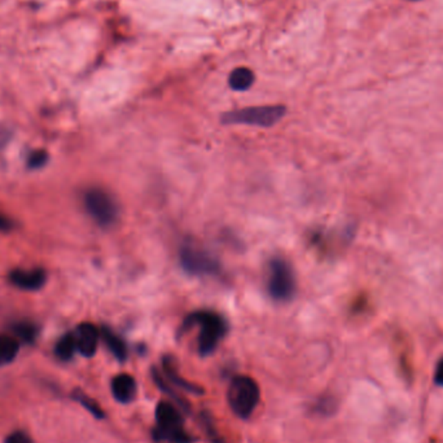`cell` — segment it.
<instances>
[{
  "instance_id": "obj_16",
  "label": "cell",
  "mask_w": 443,
  "mask_h": 443,
  "mask_svg": "<svg viewBox=\"0 0 443 443\" xmlns=\"http://www.w3.org/2000/svg\"><path fill=\"white\" fill-rule=\"evenodd\" d=\"M13 331L14 333L19 336L21 338L22 341L30 344L33 342L34 340L37 338V335H38V329L35 325L32 324V323H17V324L13 327Z\"/></svg>"
},
{
  "instance_id": "obj_7",
  "label": "cell",
  "mask_w": 443,
  "mask_h": 443,
  "mask_svg": "<svg viewBox=\"0 0 443 443\" xmlns=\"http://www.w3.org/2000/svg\"><path fill=\"white\" fill-rule=\"evenodd\" d=\"M181 263L192 275H212L220 269L219 260L212 253L194 243H187L181 249Z\"/></svg>"
},
{
  "instance_id": "obj_20",
  "label": "cell",
  "mask_w": 443,
  "mask_h": 443,
  "mask_svg": "<svg viewBox=\"0 0 443 443\" xmlns=\"http://www.w3.org/2000/svg\"><path fill=\"white\" fill-rule=\"evenodd\" d=\"M6 443H33V441L25 433L16 432L7 438V442Z\"/></svg>"
},
{
  "instance_id": "obj_11",
  "label": "cell",
  "mask_w": 443,
  "mask_h": 443,
  "mask_svg": "<svg viewBox=\"0 0 443 443\" xmlns=\"http://www.w3.org/2000/svg\"><path fill=\"white\" fill-rule=\"evenodd\" d=\"M101 336H103V340H104L105 345L108 346L110 353L121 362L126 360V358H127V346L125 344V341L107 327H104L101 329Z\"/></svg>"
},
{
  "instance_id": "obj_1",
  "label": "cell",
  "mask_w": 443,
  "mask_h": 443,
  "mask_svg": "<svg viewBox=\"0 0 443 443\" xmlns=\"http://www.w3.org/2000/svg\"><path fill=\"white\" fill-rule=\"evenodd\" d=\"M194 325H200L201 332L198 336V351L201 356H209L216 349L223 336L226 335L227 325L225 319L212 311H198L191 313L185 322L183 328H189Z\"/></svg>"
},
{
  "instance_id": "obj_12",
  "label": "cell",
  "mask_w": 443,
  "mask_h": 443,
  "mask_svg": "<svg viewBox=\"0 0 443 443\" xmlns=\"http://www.w3.org/2000/svg\"><path fill=\"white\" fill-rule=\"evenodd\" d=\"M229 86L235 91H245L254 82V73L248 68H238L229 76Z\"/></svg>"
},
{
  "instance_id": "obj_2",
  "label": "cell",
  "mask_w": 443,
  "mask_h": 443,
  "mask_svg": "<svg viewBox=\"0 0 443 443\" xmlns=\"http://www.w3.org/2000/svg\"><path fill=\"white\" fill-rule=\"evenodd\" d=\"M157 426L153 431V438L157 442L191 443L192 438L183 428L181 412L169 402H160L156 409Z\"/></svg>"
},
{
  "instance_id": "obj_14",
  "label": "cell",
  "mask_w": 443,
  "mask_h": 443,
  "mask_svg": "<svg viewBox=\"0 0 443 443\" xmlns=\"http://www.w3.org/2000/svg\"><path fill=\"white\" fill-rule=\"evenodd\" d=\"M163 369H165V372H166L169 380H170L173 384H175V385L181 387L182 389L191 391V393H194V394H201V393H203V389H201L200 387H197V385H194V384L185 381L184 378H181V376L176 373V369L174 367L172 359H165V360H163Z\"/></svg>"
},
{
  "instance_id": "obj_22",
  "label": "cell",
  "mask_w": 443,
  "mask_h": 443,
  "mask_svg": "<svg viewBox=\"0 0 443 443\" xmlns=\"http://www.w3.org/2000/svg\"><path fill=\"white\" fill-rule=\"evenodd\" d=\"M10 227H11L10 220L0 214V231H7Z\"/></svg>"
},
{
  "instance_id": "obj_18",
  "label": "cell",
  "mask_w": 443,
  "mask_h": 443,
  "mask_svg": "<svg viewBox=\"0 0 443 443\" xmlns=\"http://www.w3.org/2000/svg\"><path fill=\"white\" fill-rule=\"evenodd\" d=\"M48 161V154L44 151L34 152L33 154L29 157V166L32 169H39L45 165Z\"/></svg>"
},
{
  "instance_id": "obj_3",
  "label": "cell",
  "mask_w": 443,
  "mask_h": 443,
  "mask_svg": "<svg viewBox=\"0 0 443 443\" xmlns=\"http://www.w3.org/2000/svg\"><path fill=\"white\" fill-rule=\"evenodd\" d=\"M228 403L238 418H249L260 402V388L253 378L236 376L228 388Z\"/></svg>"
},
{
  "instance_id": "obj_21",
  "label": "cell",
  "mask_w": 443,
  "mask_h": 443,
  "mask_svg": "<svg viewBox=\"0 0 443 443\" xmlns=\"http://www.w3.org/2000/svg\"><path fill=\"white\" fill-rule=\"evenodd\" d=\"M434 380L438 385L443 387V359H441V362L438 363V366L435 368V376H434Z\"/></svg>"
},
{
  "instance_id": "obj_10",
  "label": "cell",
  "mask_w": 443,
  "mask_h": 443,
  "mask_svg": "<svg viewBox=\"0 0 443 443\" xmlns=\"http://www.w3.org/2000/svg\"><path fill=\"white\" fill-rule=\"evenodd\" d=\"M136 389L135 380L127 373H121L112 381L113 395L121 403H130L136 395Z\"/></svg>"
},
{
  "instance_id": "obj_15",
  "label": "cell",
  "mask_w": 443,
  "mask_h": 443,
  "mask_svg": "<svg viewBox=\"0 0 443 443\" xmlns=\"http://www.w3.org/2000/svg\"><path fill=\"white\" fill-rule=\"evenodd\" d=\"M76 351V336L73 333H68L60 338V341L57 342V345L54 347V353L59 359L61 360H70L74 353Z\"/></svg>"
},
{
  "instance_id": "obj_5",
  "label": "cell",
  "mask_w": 443,
  "mask_h": 443,
  "mask_svg": "<svg viewBox=\"0 0 443 443\" xmlns=\"http://www.w3.org/2000/svg\"><path fill=\"white\" fill-rule=\"evenodd\" d=\"M85 207L100 227H110L119 219V209L116 200L100 188H91L85 194Z\"/></svg>"
},
{
  "instance_id": "obj_19",
  "label": "cell",
  "mask_w": 443,
  "mask_h": 443,
  "mask_svg": "<svg viewBox=\"0 0 443 443\" xmlns=\"http://www.w3.org/2000/svg\"><path fill=\"white\" fill-rule=\"evenodd\" d=\"M204 424H205L206 433H207V435H209L212 443H225L223 442V440L218 435V433H216V428H214L213 422L210 420V418H207L206 415H204Z\"/></svg>"
},
{
  "instance_id": "obj_8",
  "label": "cell",
  "mask_w": 443,
  "mask_h": 443,
  "mask_svg": "<svg viewBox=\"0 0 443 443\" xmlns=\"http://www.w3.org/2000/svg\"><path fill=\"white\" fill-rule=\"evenodd\" d=\"M76 341V350L83 357H92L98 350L99 329L91 323H82L78 325L76 332L74 333Z\"/></svg>"
},
{
  "instance_id": "obj_13",
  "label": "cell",
  "mask_w": 443,
  "mask_h": 443,
  "mask_svg": "<svg viewBox=\"0 0 443 443\" xmlns=\"http://www.w3.org/2000/svg\"><path fill=\"white\" fill-rule=\"evenodd\" d=\"M20 345L11 336L0 335V367L11 363L19 353Z\"/></svg>"
},
{
  "instance_id": "obj_17",
  "label": "cell",
  "mask_w": 443,
  "mask_h": 443,
  "mask_svg": "<svg viewBox=\"0 0 443 443\" xmlns=\"http://www.w3.org/2000/svg\"><path fill=\"white\" fill-rule=\"evenodd\" d=\"M76 398L78 400V402H79L82 406H85L87 410L90 411L94 416H96V418H104V412L99 407V404L95 400L88 398V397H86V395L82 394V393H78Z\"/></svg>"
},
{
  "instance_id": "obj_6",
  "label": "cell",
  "mask_w": 443,
  "mask_h": 443,
  "mask_svg": "<svg viewBox=\"0 0 443 443\" xmlns=\"http://www.w3.org/2000/svg\"><path fill=\"white\" fill-rule=\"evenodd\" d=\"M269 291L272 298L288 301L296 292V278L292 266L282 258H274L270 263Z\"/></svg>"
},
{
  "instance_id": "obj_9",
  "label": "cell",
  "mask_w": 443,
  "mask_h": 443,
  "mask_svg": "<svg viewBox=\"0 0 443 443\" xmlns=\"http://www.w3.org/2000/svg\"><path fill=\"white\" fill-rule=\"evenodd\" d=\"M47 280L45 272L42 269L34 270H13L10 274V281L22 291H38Z\"/></svg>"
},
{
  "instance_id": "obj_4",
  "label": "cell",
  "mask_w": 443,
  "mask_h": 443,
  "mask_svg": "<svg viewBox=\"0 0 443 443\" xmlns=\"http://www.w3.org/2000/svg\"><path fill=\"white\" fill-rule=\"evenodd\" d=\"M285 114V107L282 105H265V107H250L228 112L222 121L228 125H250L260 127H271L278 123Z\"/></svg>"
}]
</instances>
